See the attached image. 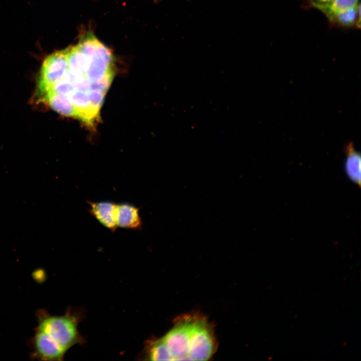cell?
<instances>
[{"instance_id":"4fadbf2b","label":"cell","mask_w":361,"mask_h":361,"mask_svg":"<svg viewBox=\"0 0 361 361\" xmlns=\"http://www.w3.org/2000/svg\"><path fill=\"white\" fill-rule=\"evenodd\" d=\"M358 0H335L331 4L318 8L328 18L330 16L357 5Z\"/></svg>"},{"instance_id":"7a4b0ae2","label":"cell","mask_w":361,"mask_h":361,"mask_svg":"<svg viewBox=\"0 0 361 361\" xmlns=\"http://www.w3.org/2000/svg\"><path fill=\"white\" fill-rule=\"evenodd\" d=\"M36 329L46 333L66 351L80 342L76 319L72 315L50 316L39 312Z\"/></svg>"},{"instance_id":"277c9868","label":"cell","mask_w":361,"mask_h":361,"mask_svg":"<svg viewBox=\"0 0 361 361\" xmlns=\"http://www.w3.org/2000/svg\"><path fill=\"white\" fill-rule=\"evenodd\" d=\"M194 320L190 317L180 320L162 338L173 360H191L190 342Z\"/></svg>"},{"instance_id":"3957f363","label":"cell","mask_w":361,"mask_h":361,"mask_svg":"<svg viewBox=\"0 0 361 361\" xmlns=\"http://www.w3.org/2000/svg\"><path fill=\"white\" fill-rule=\"evenodd\" d=\"M68 48L55 52L43 62L38 83L39 92L45 94L56 83L60 80L68 69Z\"/></svg>"},{"instance_id":"8992f818","label":"cell","mask_w":361,"mask_h":361,"mask_svg":"<svg viewBox=\"0 0 361 361\" xmlns=\"http://www.w3.org/2000/svg\"><path fill=\"white\" fill-rule=\"evenodd\" d=\"M32 356L43 360H60L66 352L44 332L35 329L32 338Z\"/></svg>"},{"instance_id":"ba28073f","label":"cell","mask_w":361,"mask_h":361,"mask_svg":"<svg viewBox=\"0 0 361 361\" xmlns=\"http://www.w3.org/2000/svg\"><path fill=\"white\" fill-rule=\"evenodd\" d=\"M116 222L117 227L140 230L142 222L139 214V208L128 203L117 204Z\"/></svg>"},{"instance_id":"9c48e42d","label":"cell","mask_w":361,"mask_h":361,"mask_svg":"<svg viewBox=\"0 0 361 361\" xmlns=\"http://www.w3.org/2000/svg\"><path fill=\"white\" fill-rule=\"evenodd\" d=\"M346 158L344 168L349 179L359 187L361 186V156L353 144L349 142L344 149Z\"/></svg>"},{"instance_id":"30bf717a","label":"cell","mask_w":361,"mask_h":361,"mask_svg":"<svg viewBox=\"0 0 361 361\" xmlns=\"http://www.w3.org/2000/svg\"><path fill=\"white\" fill-rule=\"evenodd\" d=\"M43 99L59 113L78 119V114L73 105L66 96L48 92L44 95Z\"/></svg>"},{"instance_id":"5b68a950","label":"cell","mask_w":361,"mask_h":361,"mask_svg":"<svg viewBox=\"0 0 361 361\" xmlns=\"http://www.w3.org/2000/svg\"><path fill=\"white\" fill-rule=\"evenodd\" d=\"M214 349L213 334L203 319L194 320L190 336L189 357L193 360H207Z\"/></svg>"},{"instance_id":"52a82bcc","label":"cell","mask_w":361,"mask_h":361,"mask_svg":"<svg viewBox=\"0 0 361 361\" xmlns=\"http://www.w3.org/2000/svg\"><path fill=\"white\" fill-rule=\"evenodd\" d=\"M89 212L101 225L114 232L117 229L116 222L117 204L111 201L87 202Z\"/></svg>"},{"instance_id":"6da1fadb","label":"cell","mask_w":361,"mask_h":361,"mask_svg":"<svg viewBox=\"0 0 361 361\" xmlns=\"http://www.w3.org/2000/svg\"><path fill=\"white\" fill-rule=\"evenodd\" d=\"M77 45L88 57L86 74L92 84L107 76L114 75L111 52L92 32H88L82 36Z\"/></svg>"},{"instance_id":"8fae6325","label":"cell","mask_w":361,"mask_h":361,"mask_svg":"<svg viewBox=\"0 0 361 361\" xmlns=\"http://www.w3.org/2000/svg\"><path fill=\"white\" fill-rule=\"evenodd\" d=\"M332 23L344 27L359 26L360 6H356L328 18Z\"/></svg>"},{"instance_id":"5bb4252c","label":"cell","mask_w":361,"mask_h":361,"mask_svg":"<svg viewBox=\"0 0 361 361\" xmlns=\"http://www.w3.org/2000/svg\"><path fill=\"white\" fill-rule=\"evenodd\" d=\"M310 4L315 8L329 5L335 0H309Z\"/></svg>"},{"instance_id":"7c38bea8","label":"cell","mask_w":361,"mask_h":361,"mask_svg":"<svg viewBox=\"0 0 361 361\" xmlns=\"http://www.w3.org/2000/svg\"><path fill=\"white\" fill-rule=\"evenodd\" d=\"M148 357L151 360H173L162 338L154 341L150 344Z\"/></svg>"}]
</instances>
